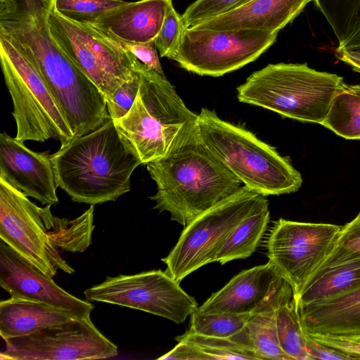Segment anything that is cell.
<instances>
[{
	"label": "cell",
	"instance_id": "1",
	"mask_svg": "<svg viewBox=\"0 0 360 360\" xmlns=\"http://www.w3.org/2000/svg\"><path fill=\"white\" fill-rule=\"evenodd\" d=\"M146 168L157 185L156 193L149 197L156 202L153 209L168 212L171 220L184 227L243 184L205 144L198 118L181 130L163 157Z\"/></svg>",
	"mask_w": 360,
	"mask_h": 360
},
{
	"label": "cell",
	"instance_id": "2",
	"mask_svg": "<svg viewBox=\"0 0 360 360\" xmlns=\"http://www.w3.org/2000/svg\"><path fill=\"white\" fill-rule=\"evenodd\" d=\"M47 18L0 20V34L9 39L34 65L75 139L96 130L111 118L105 96L58 47L50 34Z\"/></svg>",
	"mask_w": 360,
	"mask_h": 360
},
{
	"label": "cell",
	"instance_id": "3",
	"mask_svg": "<svg viewBox=\"0 0 360 360\" xmlns=\"http://www.w3.org/2000/svg\"><path fill=\"white\" fill-rule=\"evenodd\" d=\"M57 186L73 202L115 201L131 189L130 177L142 165L110 119L51 155Z\"/></svg>",
	"mask_w": 360,
	"mask_h": 360
},
{
	"label": "cell",
	"instance_id": "4",
	"mask_svg": "<svg viewBox=\"0 0 360 360\" xmlns=\"http://www.w3.org/2000/svg\"><path fill=\"white\" fill-rule=\"evenodd\" d=\"M198 126L209 150L244 186L264 196L291 193L300 188L301 174L288 158L250 131L207 108L198 115Z\"/></svg>",
	"mask_w": 360,
	"mask_h": 360
},
{
	"label": "cell",
	"instance_id": "5",
	"mask_svg": "<svg viewBox=\"0 0 360 360\" xmlns=\"http://www.w3.org/2000/svg\"><path fill=\"white\" fill-rule=\"evenodd\" d=\"M343 82V77L307 63L269 64L237 87V98L285 117L321 124Z\"/></svg>",
	"mask_w": 360,
	"mask_h": 360
},
{
	"label": "cell",
	"instance_id": "6",
	"mask_svg": "<svg viewBox=\"0 0 360 360\" xmlns=\"http://www.w3.org/2000/svg\"><path fill=\"white\" fill-rule=\"evenodd\" d=\"M136 68L140 75L136 100L124 117L112 121L141 163L146 165L163 157L198 115L185 105L166 77L138 59Z\"/></svg>",
	"mask_w": 360,
	"mask_h": 360
},
{
	"label": "cell",
	"instance_id": "7",
	"mask_svg": "<svg viewBox=\"0 0 360 360\" xmlns=\"http://www.w3.org/2000/svg\"><path fill=\"white\" fill-rule=\"evenodd\" d=\"M0 60L13 104L15 138L21 142L55 139L60 148L68 145L74 133L56 100L32 62L1 34Z\"/></svg>",
	"mask_w": 360,
	"mask_h": 360
},
{
	"label": "cell",
	"instance_id": "8",
	"mask_svg": "<svg viewBox=\"0 0 360 360\" xmlns=\"http://www.w3.org/2000/svg\"><path fill=\"white\" fill-rule=\"evenodd\" d=\"M268 202L266 196L242 186L233 195L196 217L184 227L166 257L165 272L180 283L207 264L231 232L249 214Z\"/></svg>",
	"mask_w": 360,
	"mask_h": 360
},
{
	"label": "cell",
	"instance_id": "9",
	"mask_svg": "<svg viewBox=\"0 0 360 360\" xmlns=\"http://www.w3.org/2000/svg\"><path fill=\"white\" fill-rule=\"evenodd\" d=\"M47 22L58 47L97 86L105 100L134 74L137 58L89 24L63 16L54 5Z\"/></svg>",
	"mask_w": 360,
	"mask_h": 360
},
{
	"label": "cell",
	"instance_id": "10",
	"mask_svg": "<svg viewBox=\"0 0 360 360\" xmlns=\"http://www.w3.org/2000/svg\"><path fill=\"white\" fill-rule=\"evenodd\" d=\"M278 34L251 29L184 28L169 59L193 73L220 77L257 60L274 44Z\"/></svg>",
	"mask_w": 360,
	"mask_h": 360
},
{
	"label": "cell",
	"instance_id": "11",
	"mask_svg": "<svg viewBox=\"0 0 360 360\" xmlns=\"http://www.w3.org/2000/svg\"><path fill=\"white\" fill-rule=\"evenodd\" d=\"M84 294L87 300L146 311L176 323L184 322L198 307L195 300L179 283L161 270L107 276L103 283L85 290Z\"/></svg>",
	"mask_w": 360,
	"mask_h": 360
},
{
	"label": "cell",
	"instance_id": "12",
	"mask_svg": "<svg viewBox=\"0 0 360 360\" xmlns=\"http://www.w3.org/2000/svg\"><path fill=\"white\" fill-rule=\"evenodd\" d=\"M341 226L279 219L266 243L269 261L292 288L295 300L331 250Z\"/></svg>",
	"mask_w": 360,
	"mask_h": 360
},
{
	"label": "cell",
	"instance_id": "13",
	"mask_svg": "<svg viewBox=\"0 0 360 360\" xmlns=\"http://www.w3.org/2000/svg\"><path fill=\"white\" fill-rule=\"evenodd\" d=\"M0 359L76 360L108 359L118 354L88 318H72L34 333L4 340Z\"/></svg>",
	"mask_w": 360,
	"mask_h": 360
},
{
	"label": "cell",
	"instance_id": "14",
	"mask_svg": "<svg viewBox=\"0 0 360 360\" xmlns=\"http://www.w3.org/2000/svg\"><path fill=\"white\" fill-rule=\"evenodd\" d=\"M39 209L24 193L0 178L1 240L51 277L58 269L74 273L51 243Z\"/></svg>",
	"mask_w": 360,
	"mask_h": 360
},
{
	"label": "cell",
	"instance_id": "15",
	"mask_svg": "<svg viewBox=\"0 0 360 360\" xmlns=\"http://www.w3.org/2000/svg\"><path fill=\"white\" fill-rule=\"evenodd\" d=\"M292 297V288L269 261L236 275L195 311L253 314L278 307L283 301Z\"/></svg>",
	"mask_w": 360,
	"mask_h": 360
},
{
	"label": "cell",
	"instance_id": "16",
	"mask_svg": "<svg viewBox=\"0 0 360 360\" xmlns=\"http://www.w3.org/2000/svg\"><path fill=\"white\" fill-rule=\"evenodd\" d=\"M0 285L11 297L47 304L77 318L90 317L94 309L92 304L63 290L1 240Z\"/></svg>",
	"mask_w": 360,
	"mask_h": 360
},
{
	"label": "cell",
	"instance_id": "17",
	"mask_svg": "<svg viewBox=\"0 0 360 360\" xmlns=\"http://www.w3.org/2000/svg\"><path fill=\"white\" fill-rule=\"evenodd\" d=\"M0 178L42 205L58 202L51 155L34 152L6 132L0 135Z\"/></svg>",
	"mask_w": 360,
	"mask_h": 360
},
{
	"label": "cell",
	"instance_id": "18",
	"mask_svg": "<svg viewBox=\"0 0 360 360\" xmlns=\"http://www.w3.org/2000/svg\"><path fill=\"white\" fill-rule=\"evenodd\" d=\"M168 1H127L93 23L86 24L115 40L132 43L154 41L162 25Z\"/></svg>",
	"mask_w": 360,
	"mask_h": 360
},
{
	"label": "cell",
	"instance_id": "19",
	"mask_svg": "<svg viewBox=\"0 0 360 360\" xmlns=\"http://www.w3.org/2000/svg\"><path fill=\"white\" fill-rule=\"evenodd\" d=\"M311 1L251 0L191 27L217 31L251 29L279 32Z\"/></svg>",
	"mask_w": 360,
	"mask_h": 360
},
{
	"label": "cell",
	"instance_id": "20",
	"mask_svg": "<svg viewBox=\"0 0 360 360\" xmlns=\"http://www.w3.org/2000/svg\"><path fill=\"white\" fill-rule=\"evenodd\" d=\"M359 287L360 254L347 250L335 241L324 260L307 279L295 300L297 305H307Z\"/></svg>",
	"mask_w": 360,
	"mask_h": 360
},
{
	"label": "cell",
	"instance_id": "21",
	"mask_svg": "<svg viewBox=\"0 0 360 360\" xmlns=\"http://www.w3.org/2000/svg\"><path fill=\"white\" fill-rule=\"evenodd\" d=\"M297 307L302 327L309 334H360V287Z\"/></svg>",
	"mask_w": 360,
	"mask_h": 360
},
{
	"label": "cell",
	"instance_id": "22",
	"mask_svg": "<svg viewBox=\"0 0 360 360\" xmlns=\"http://www.w3.org/2000/svg\"><path fill=\"white\" fill-rule=\"evenodd\" d=\"M72 318L47 304L11 297L0 302V335L4 340L26 335Z\"/></svg>",
	"mask_w": 360,
	"mask_h": 360
},
{
	"label": "cell",
	"instance_id": "23",
	"mask_svg": "<svg viewBox=\"0 0 360 360\" xmlns=\"http://www.w3.org/2000/svg\"><path fill=\"white\" fill-rule=\"evenodd\" d=\"M178 344L158 358L160 360L260 359L250 349L231 338L206 336L189 330L176 337Z\"/></svg>",
	"mask_w": 360,
	"mask_h": 360
},
{
	"label": "cell",
	"instance_id": "24",
	"mask_svg": "<svg viewBox=\"0 0 360 360\" xmlns=\"http://www.w3.org/2000/svg\"><path fill=\"white\" fill-rule=\"evenodd\" d=\"M51 206L46 205L40 207L39 211L52 245L56 248L72 252H84L91 243L94 205H91L87 210L73 220L53 216Z\"/></svg>",
	"mask_w": 360,
	"mask_h": 360
},
{
	"label": "cell",
	"instance_id": "25",
	"mask_svg": "<svg viewBox=\"0 0 360 360\" xmlns=\"http://www.w3.org/2000/svg\"><path fill=\"white\" fill-rule=\"evenodd\" d=\"M269 221V202H266L231 232L217 252L214 262L223 265L232 260L249 257L259 245Z\"/></svg>",
	"mask_w": 360,
	"mask_h": 360
},
{
	"label": "cell",
	"instance_id": "26",
	"mask_svg": "<svg viewBox=\"0 0 360 360\" xmlns=\"http://www.w3.org/2000/svg\"><path fill=\"white\" fill-rule=\"evenodd\" d=\"M278 307L252 314L244 328L231 339L255 352L262 360H292L279 342L276 321Z\"/></svg>",
	"mask_w": 360,
	"mask_h": 360
},
{
	"label": "cell",
	"instance_id": "27",
	"mask_svg": "<svg viewBox=\"0 0 360 360\" xmlns=\"http://www.w3.org/2000/svg\"><path fill=\"white\" fill-rule=\"evenodd\" d=\"M332 27L338 40L337 50L360 46V0H313Z\"/></svg>",
	"mask_w": 360,
	"mask_h": 360
},
{
	"label": "cell",
	"instance_id": "28",
	"mask_svg": "<svg viewBox=\"0 0 360 360\" xmlns=\"http://www.w3.org/2000/svg\"><path fill=\"white\" fill-rule=\"evenodd\" d=\"M321 124L345 139H360V84H341Z\"/></svg>",
	"mask_w": 360,
	"mask_h": 360
},
{
	"label": "cell",
	"instance_id": "29",
	"mask_svg": "<svg viewBox=\"0 0 360 360\" xmlns=\"http://www.w3.org/2000/svg\"><path fill=\"white\" fill-rule=\"evenodd\" d=\"M276 328L282 349L292 360H311L306 350V335L293 297L279 305L276 316Z\"/></svg>",
	"mask_w": 360,
	"mask_h": 360
},
{
	"label": "cell",
	"instance_id": "30",
	"mask_svg": "<svg viewBox=\"0 0 360 360\" xmlns=\"http://www.w3.org/2000/svg\"><path fill=\"white\" fill-rule=\"evenodd\" d=\"M252 314L199 313L191 315L189 330L202 335L231 338L245 326Z\"/></svg>",
	"mask_w": 360,
	"mask_h": 360
},
{
	"label": "cell",
	"instance_id": "31",
	"mask_svg": "<svg viewBox=\"0 0 360 360\" xmlns=\"http://www.w3.org/2000/svg\"><path fill=\"white\" fill-rule=\"evenodd\" d=\"M122 0H55L54 7L63 16L82 23H93L108 11L123 5Z\"/></svg>",
	"mask_w": 360,
	"mask_h": 360
},
{
	"label": "cell",
	"instance_id": "32",
	"mask_svg": "<svg viewBox=\"0 0 360 360\" xmlns=\"http://www.w3.org/2000/svg\"><path fill=\"white\" fill-rule=\"evenodd\" d=\"M251 0H196L181 15L185 28L240 7Z\"/></svg>",
	"mask_w": 360,
	"mask_h": 360
},
{
	"label": "cell",
	"instance_id": "33",
	"mask_svg": "<svg viewBox=\"0 0 360 360\" xmlns=\"http://www.w3.org/2000/svg\"><path fill=\"white\" fill-rule=\"evenodd\" d=\"M184 28L181 15L169 0L162 25L154 40L160 57L170 58L179 46Z\"/></svg>",
	"mask_w": 360,
	"mask_h": 360
},
{
	"label": "cell",
	"instance_id": "34",
	"mask_svg": "<svg viewBox=\"0 0 360 360\" xmlns=\"http://www.w3.org/2000/svg\"><path fill=\"white\" fill-rule=\"evenodd\" d=\"M55 0H0V20L49 16Z\"/></svg>",
	"mask_w": 360,
	"mask_h": 360
},
{
	"label": "cell",
	"instance_id": "35",
	"mask_svg": "<svg viewBox=\"0 0 360 360\" xmlns=\"http://www.w3.org/2000/svg\"><path fill=\"white\" fill-rule=\"evenodd\" d=\"M140 75L136 68L133 76L118 87L112 96L106 100V104L112 120L124 117L132 107L139 92Z\"/></svg>",
	"mask_w": 360,
	"mask_h": 360
},
{
	"label": "cell",
	"instance_id": "36",
	"mask_svg": "<svg viewBox=\"0 0 360 360\" xmlns=\"http://www.w3.org/2000/svg\"><path fill=\"white\" fill-rule=\"evenodd\" d=\"M115 41L127 51L134 55L140 62L147 66L149 69L158 72L162 77H166L159 60L157 47L154 41L146 43H132L119 40Z\"/></svg>",
	"mask_w": 360,
	"mask_h": 360
},
{
	"label": "cell",
	"instance_id": "37",
	"mask_svg": "<svg viewBox=\"0 0 360 360\" xmlns=\"http://www.w3.org/2000/svg\"><path fill=\"white\" fill-rule=\"evenodd\" d=\"M309 335L321 343L348 354L354 359H360V334L343 335L317 333Z\"/></svg>",
	"mask_w": 360,
	"mask_h": 360
},
{
	"label": "cell",
	"instance_id": "38",
	"mask_svg": "<svg viewBox=\"0 0 360 360\" xmlns=\"http://www.w3.org/2000/svg\"><path fill=\"white\" fill-rule=\"evenodd\" d=\"M335 242L347 250L360 254V212L340 227Z\"/></svg>",
	"mask_w": 360,
	"mask_h": 360
},
{
	"label": "cell",
	"instance_id": "39",
	"mask_svg": "<svg viewBox=\"0 0 360 360\" xmlns=\"http://www.w3.org/2000/svg\"><path fill=\"white\" fill-rule=\"evenodd\" d=\"M306 335V350L307 354L312 359H324V360H339L354 359L352 356L348 354L338 350L328 345L321 343L314 340L305 330Z\"/></svg>",
	"mask_w": 360,
	"mask_h": 360
},
{
	"label": "cell",
	"instance_id": "40",
	"mask_svg": "<svg viewBox=\"0 0 360 360\" xmlns=\"http://www.w3.org/2000/svg\"><path fill=\"white\" fill-rule=\"evenodd\" d=\"M336 57L360 72V52L356 51L337 50Z\"/></svg>",
	"mask_w": 360,
	"mask_h": 360
},
{
	"label": "cell",
	"instance_id": "41",
	"mask_svg": "<svg viewBox=\"0 0 360 360\" xmlns=\"http://www.w3.org/2000/svg\"><path fill=\"white\" fill-rule=\"evenodd\" d=\"M352 51H356L358 52H360V46L358 47L357 49H354V50H352Z\"/></svg>",
	"mask_w": 360,
	"mask_h": 360
}]
</instances>
